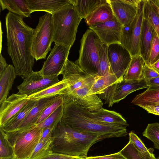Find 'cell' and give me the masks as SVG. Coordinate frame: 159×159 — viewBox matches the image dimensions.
Returning a JSON list of instances; mask_svg holds the SVG:
<instances>
[{
    "label": "cell",
    "instance_id": "1",
    "mask_svg": "<svg viewBox=\"0 0 159 159\" xmlns=\"http://www.w3.org/2000/svg\"><path fill=\"white\" fill-rule=\"evenodd\" d=\"M23 18L10 11L5 17L7 52L17 75L20 76L33 71L35 60L31 51L34 29Z\"/></svg>",
    "mask_w": 159,
    "mask_h": 159
},
{
    "label": "cell",
    "instance_id": "2",
    "mask_svg": "<svg viewBox=\"0 0 159 159\" xmlns=\"http://www.w3.org/2000/svg\"><path fill=\"white\" fill-rule=\"evenodd\" d=\"M64 102L61 121L70 128L80 132L96 134L103 139L127 135L126 128L98 121L90 117L86 110L75 103Z\"/></svg>",
    "mask_w": 159,
    "mask_h": 159
},
{
    "label": "cell",
    "instance_id": "3",
    "mask_svg": "<svg viewBox=\"0 0 159 159\" xmlns=\"http://www.w3.org/2000/svg\"><path fill=\"white\" fill-rule=\"evenodd\" d=\"M51 149L53 152L86 158L91 147L103 139L100 135L74 130L61 120L54 130Z\"/></svg>",
    "mask_w": 159,
    "mask_h": 159
},
{
    "label": "cell",
    "instance_id": "4",
    "mask_svg": "<svg viewBox=\"0 0 159 159\" xmlns=\"http://www.w3.org/2000/svg\"><path fill=\"white\" fill-rule=\"evenodd\" d=\"M53 42L71 47L82 19L74 6L68 4L52 14Z\"/></svg>",
    "mask_w": 159,
    "mask_h": 159
},
{
    "label": "cell",
    "instance_id": "5",
    "mask_svg": "<svg viewBox=\"0 0 159 159\" xmlns=\"http://www.w3.org/2000/svg\"><path fill=\"white\" fill-rule=\"evenodd\" d=\"M102 43L92 30L88 29L81 40L79 56L75 63L88 74L99 76V49Z\"/></svg>",
    "mask_w": 159,
    "mask_h": 159
},
{
    "label": "cell",
    "instance_id": "6",
    "mask_svg": "<svg viewBox=\"0 0 159 159\" xmlns=\"http://www.w3.org/2000/svg\"><path fill=\"white\" fill-rule=\"evenodd\" d=\"M43 130L35 125L25 129L5 132L13 147L14 158L29 159L40 140Z\"/></svg>",
    "mask_w": 159,
    "mask_h": 159
},
{
    "label": "cell",
    "instance_id": "7",
    "mask_svg": "<svg viewBox=\"0 0 159 159\" xmlns=\"http://www.w3.org/2000/svg\"><path fill=\"white\" fill-rule=\"evenodd\" d=\"M53 42V26L51 14L46 12L39 17L38 23L33 33L31 51L36 60L45 59L51 50Z\"/></svg>",
    "mask_w": 159,
    "mask_h": 159
},
{
    "label": "cell",
    "instance_id": "8",
    "mask_svg": "<svg viewBox=\"0 0 159 159\" xmlns=\"http://www.w3.org/2000/svg\"><path fill=\"white\" fill-rule=\"evenodd\" d=\"M148 87L146 80L144 79L126 80L123 78L109 86L98 95L101 99L104 100L105 103L111 107L132 92Z\"/></svg>",
    "mask_w": 159,
    "mask_h": 159
},
{
    "label": "cell",
    "instance_id": "9",
    "mask_svg": "<svg viewBox=\"0 0 159 159\" xmlns=\"http://www.w3.org/2000/svg\"><path fill=\"white\" fill-rule=\"evenodd\" d=\"M144 0H142L134 19L128 26L123 27L120 43L132 57L140 55V39L143 19Z\"/></svg>",
    "mask_w": 159,
    "mask_h": 159
},
{
    "label": "cell",
    "instance_id": "10",
    "mask_svg": "<svg viewBox=\"0 0 159 159\" xmlns=\"http://www.w3.org/2000/svg\"><path fill=\"white\" fill-rule=\"evenodd\" d=\"M23 82L17 87L19 94L29 96L58 82V76H44L40 72L34 71L21 76Z\"/></svg>",
    "mask_w": 159,
    "mask_h": 159
},
{
    "label": "cell",
    "instance_id": "11",
    "mask_svg": "<svg viewBox=\"0 0 159 159\" xmlns=\"http://www.w3.org/2000/svg\"><path fill=\"white\" fill-rule=\"evenodd\" d=\"M96 78L91 82L74 90L70 93L62 95L64 102H73L90 112L102 108L103 102L97 95L88 94Z\"/></svg>",
    "mask_w": 159,
    "mask_h": 159
},
{
    "label": "cell",
    "instance_id": "12",
    "mask_svg": "<svg viewBox=\"0 0 159 159\" xmlns=\"http://www.w3.org/2000/svg\"><path fill=\"white\" fill-rule=\"evenodd\" d=\"M60 75L63 76L69 86L64 91V94H68L95 80L97 77L91 76L83 71L75 63L67 60Z\"/></svg>",
    "mask_w": 159,
    "mask_h": 159
},
{
    "label": "cell",
    "instance_id": "13",
    "mask_svg": "<svg viewBox=\"0 0 159 159\" xmlns=\"http://www.w3.org/2000/svg\"><path fill=\"white\" fill-rule=\"evenodd\" d=\"M107 53L112 74L118 79L123 78L131 61L130 53L120 43L108 45Z\"/></svg>",
    "mask_w": 159,
    "mask_h": 159
},
{
    "label": "cell",
    "instance_id": "14",
    "mask_svg": "<svg viewBox=\"0 0 159 159\" xmlns=\"http://www.w3.org/2000/svg\"><path fill=\"white\" fill-rule=\"evenodd\" d=\"M71 47L55 44L39 71L44 76H58L68 59Z\"/></svg>",
    "mask_w": 159,
    "mask_h": 159
},
{
    "label": "cell",
    "instance_id": "15",
    "mask_svg": "<svg viewBox=\"0 0 159 159\" xmlns=\"http://www.w3.org/2000/svg\"><path fill=\"white\" fill-rule=\"evenodd\" d=\"M123 27L115 16L109 21L89 26L102 43L107 46L112 43H120Z\"/></svg>",
    "mask_w": 159,
    "mask_h": 159
},
{
    "label": "cell",
    "instance_id": "16",
    "mask_svg": "<svg viewBox=\"0 0 159 159\" xmlns=\"http://www.w3.org/2000/svg\"><path fill=\"white\" fill-rule=\"evenodd\" d=\"M30 99L27 95L13 93L0 105V127L20 111Z\"/></svg>",
    "mask_w": 159,
    "mask_h": 159
},
{
    "label": "cell",
    "instance_id": "17",
    "mask_svg": "<svg viewBox=\"0 0 159 159\" xmlns=\"http://www.w3.org/2000/svg\"><path fill=\"white\" fill-rule=\"evenodd\" d=\"M114 15L123 27L128 26L137 14L138 7L133 0H108Z\"/></svg>",
    "mask_w": 159,
    "mask_h": 159
},
{
    "label": "cell",
    "instance_id": "18",
    "mask_svg": "<svg viewBox=\"0 0 159 159\" xmlns=\"http://www.w3.org/2000/svg\"><path fill=\"white\" fill-rule=\"evenodd\" d=\"M60 95L43 98L38 100L37 104L31 110L18 130L28 129L35 126L37 120L45 109L56 100Z\"/></svg>",
    "mask_w": 159,
    "mask_h": 159
},
{
    "label": "cell",
    "instance_id": "19",
    "mask_svg": "<svg viewBox=\"0 0 159 159\" xmlns=\"http://www.w3.org/2000/svg\"><path fill=\"white\" fill-rule=\"evenodd\" d=\"M87 111L90 117L98 121L126 128L129 125L122 115L116 111H110L103 107L93 112Z\"/></svg>",
    "mask_w": 159,
    "mask_h": 159
},
{
    "label": "cell",
    "instance_id": "20",
    "mask_svg": "<svg viewBox=\"0 0 159 159\" xmlns=\"http://www.w3.org/2000/svg\"><path fill=\"white\" fill-rule=\"evenodd\" d=\"M31 13L44 11L51 14L64 6L70 3V0H27Z\"/></svg>",
    "mask_w": 159,
    "mask_h": 159
},
{
    "label": "cell",
    "instance_id": "21",
    "mask_svg": "<svg viewBox=\"0 0 159 159\" xmlns=\"http://www.w3.org/2000/svg\"><path fill=\"white\" fill-rule=\"evenodd\" d=\"M155 31L148 21L143 17L140 39V55L145 63L148 58Z\"/></svg>",
    "mask_w": 159,
    "mask_h": 159
},
{
    "label": "cell",
    "instance_id": "22",
    "mask_svg": "<svg viewBox=\"0 0 159 159\" xmlns=\"http://www.w3.org/2000/svg\"><path fill=\"white\" fill-rule=\"evenodd\" d=\"M37 102L38 100L30 99L20 111L3 126L0 128L6 133L11 132L17 130L31 110L36 105Z\"/></svg>",
    "mask_w": 159,
    "mask_h": 159
},
{
    "label": "cell",
    "instance_id": "23",
    "mask_svg": "<svg viewBox=\"0 0 159 159\" xmlns=\"http://www.w3.org/2000/svg\"><path fill=\"white\" fill-rule=\"evenodd\" d=\"M131 103L141 107L159 106V86H149L144 92L136 96Z\"/></svg>",
    "mask_w": 159,
    "mask_h": 159
},
{
    "label": "cell",
    "instance_id": "24",
    "mask_svg": "<svg viewBox=\"0 0 159 159\" xmlns=\"http://www.w3.org/2000/svg\"><path fill=\"white\" fill-rule=\"evenodd\" d=\"M114 16L111 7L107 2L97 8L85 19V22L89 26L103 23L112 19Z\"/></svg>",
    "mask_w": 159,
    "mask_h": 159
},
{
    "label": "cell",
    "instance_id": "25",
    "mask_svg": "<svg viewBox=\"0 0 159 159\" xmlns=\"http://www.w3.org/2000/svg\"><path fill=\"white\" fill-rule=\"evenodd\" d=\"M17 75L14 66L11 64L0 73V105L7 98Z\"/></svg>",
    "mask_w": 159,
    "mask_h": 159
},
{
    "label": "cell",
    "instance_id": "26",
    "mask_svg": "<svg viewBox=\"0 0 159 159\" xmlns=\"http://www.w3.org/2000/svg\"><path fill=\"white\" fill-rule=\"evenodd\" d=\"M2 10L7 9L10 12L22 17H28L31 13L27 0H0Z\"/></svg>",
    "mask_w": 159,
    "mask_h": 159
},
{
    "label": "cell",
    "instance_id": "27",
    "mask_svg": "<svg viewBox=\"0 0 159 159\" xmlns=\"http://www.w3.org/2000/svg\"><path fill=\"white\" fill-rule=\"evenodd\" d=\"M70 0L81 19H84L98 7L107 2V0Z\"/></svg>",
    "mask_w": 159,
    "mask_h": 159
},
{
    "label": "cell",
    "instance_id": "28",
    "mask_svg": "<svg viewBox=\"0 0 159 159\" xmlns=\"http://www.w3.org/2000/svg\"><path fill=\"white\" fill-rule=\"evenodd\" d=\"M69 86L68 83L62 80L58 82L39 92L28 96L31 99L38 100L40 99L59 95H63L64 90Z\"/></svg>",
    "mask_w": 159,
    "mask_h": 159
},
{
    "label": "cell",
    "instance_id": "29",
    "mask_svg": "<svg viewBox=\"0 0 159 159\" xmlns=\"http://www.w3.org/2000/svg\"><path fill=\"white\" fill-rule=\"evenodd\" d=\"M145 61L140 55L132 57L131 61L123 77L126 80L141 79L143 66Z\"/></svg>",
    "mask_w": 159,
    "mask_h": 159
},
{
    "label": "cell",
    "instance_id": "30",
    "mask_svg": "<svg viewBox=\"0 0 159 159\" xmlns=\"http://www.w3.org/2000/svg\"><path fill=\"white\" fill-rule=\"evenodd\" d=\"M123 78L118 79L113 74L106 76H98L88 94H100L108 86Z\"/></svg>",
    "mask_w": 159,
    "mask_h": 159
},
{
    "label": "cell",
    "instance_id": "31",
    "mask_svg": "<svg viewBox=\"0 0 159 159\" xmlns=\"http://www.w3.org/2000/svg\"><path fill=\"white\" fill-rule=\"evenodd\" d=\"M143 17L152 26L159 38V16L150 0H144Z\"/></svg>",
    "mask_w": 159,
    "mask_h": 159
},
{
    "label": "cell",
    "instance_id": "32",
    "mask_svg": "<svg viewBox=\"0 0 159 159\" xmlns=\"http://www.w3.org/2000/svg\"><path fill=\"white\" fill-rule=\"evenodd\" d=\"M107 50V45L102 43L99 52V76H106L113 74L108 58Z\"/></svg>",
    "mask_w": 159,
    "mask_h": 159
},
{
    "label": "cell",
    "instance_id": "33",
    "mask_svg": "<svg viewBox=\"0 0 159 159\" xmlns=\"http://www.w3.org/2000/svg\"><path fill=\"white\" fill-rule=\"evenodd\" d=\"M52 137L40 140L29 159H40L53 152L51 149Z\"/></svg>",
    "mask_w": 159,
    "mask_h": 159
},
{
    "label": "cell",
    "instance_id": "34",
    "mask_svg": "<svg viewBox=\"0 0 159 159\" xmlns=\"http://www.w3.org/2000/svg\"><path fill=\"white\" fill-rule=\"evenodd\" d=\"M14 158L13 147L8 141L6 133L0 128V159Z\"/></svg>",
    "mask_w": 159,
    "mask_h": 159
},
{
    "label": "cell",
    "instance_id": "35",
    "mask_svg": "<svg viewBox=\"0 0 159 159\" xmlns=\"http://www.w3.org/2000/svg\"><path fill=\"white\" fill-rule=\"evenodd\" d=\"M64 108V105L60 106L43 121L35 126L42 129L50 127L55 128L58 123L61 120Z\"/></svg>",
    "mask_w": 159,
    "mask_h": 159
},
{
    "label": "cell",
    "instance_id": "36",
    "mask_svg": "<svg viewBox=\"0 0 159 159\" xmlns=\"http://www.w3.org/2000/svg\"><path fill=\"white\" fill-rule=\"evenodd\" d=\"M142 134L152 142L155 148L159 150V123L148 124Z\"/></svg>",
    "mask_w": 159,
    "mask_h": 159
},
{
    "label": "cell",
    "instance_id": "37",
    "mask_svg": "<svg viewBox=\"0 0 159 159\" xmlns=\"http://www.w3.org/2000/svg\"><path fill=\"white\" fill-rule=\"evenodd\" d=\"M159 59V38L155 31L149 57L145 63L149 66Z\"/></svg>",
    "mask_w": 159,
    "mask_h": 159
},
{
    "label": "cell",
    "instance_id": "38",
    "mask_svg": "<svg viewBox=\"0 0 159 159\" xmlns=\"http://www.w3.org/2000/svg\"><path fill=\"white\" fill-rule=\"evenodd\" d=\"M64 104V99L62 96L61 95L56 100L45 109L37 120L35 125L43 121L54 112L59 107Z\"/></svg>",
    "mask_w": 159,
    "mask_h": 159
},
{
    "label": "cell",
    "instance_id": "39",
    "mask_svg": "<svg viewBox=\"0 0 159 159\" xmlns=\"http://www.w3.org/2000/svg\"><path fill=\"white\" fill-rule=\"evenodd\" d=\"M120 152L127 159H141L143 152H141L129 141Z\"/></svg>",
    "mask_w": 159,
    "mask_h": 159
},
{
    "label": "cell",
    "instance_id": "40",
    "mask_svg": "<svg viewBox=\"0 0 159 159\" xmlns=\"http://www.w3.org/2000/svg\"><path fill=\"white\" fill-rule=\"evenodd\" d=\"M129 141L131 142L137 149L141 152L147 151L148 148L142 141L134 132H131L129 134Z\"/></svg>",
    "mask_w": 159,
    "mask_h": 159
},
{
    "label": "cell",
    "instance_id": "41",
    "mask_svg": "<svg viewBox=\"0 0 159 159\" xmlns=\"http://www.w3.org/2000/svg\"><path fill=\"white\" fill-rule=\"evenodd\" d=\"M159 77V74L151 67L144 64L141 79L145 80Z\"/></svg>",
    "mask_w": 159,
    "mask_h": 159
},
{
    "label": "cell",
    "instance_id": "42",
    "mask_svg": "<svg viewBox=\"0 0 159 159\" xmlns=\"http://www.w3.org/2000/svg\"><path fill=\"white\" fill-rule=\"evenodd\" d=\"M86 159H127L120 152L108 155L87 157Z\"/></svg>",
    "mask_w": 159,
    "mask_h": 159
},
{
    "label": "cell",
    "instance_id": "43",
    "mask_svg": "<svg viewBox=\"0 0 159 159\" xmlns=\"http://www.w3.org/2000/svg\"><path fill=\"white\" fill-rule=\"evenodd\" d=\"M80 157L52 152L40 159H78Z\"/></svg>",
    "mask_w": 159,
    "mask_h": 159
},
{
    "label": "cell",
    "instance_id": "44",
    "mask_svg": "<svg viewBox=\"0 0 159 159\" xmlns=\"http://www.w3.org/2000/svg\"><path fill=\"white\" fill-rule=\"evenodd\" d=\"M55 128H46L43 129L40 140H46L51 138Z\"/></svg>",
    "mask_w": 159,
    "mask_h": 159
},
{
    "label": "cell",
    "instance_id": "45",
    "mask_svg": "<svg viewBox=\"0 0 159 159\" xmlns=\"http://www.w3.org/2000/svg\"><path fill=\"white\" fill-rule=\"evenodd\" d=\"M141 107L149 113L159 116V106H148Z\"/></svg>",
    "mask_w": 159,
    "mask_h": 159
},
{
    "label": "cell",
    "instance_id": "46",
    "mask_svg": "<svg viewBox=\"0 0 159 159\" xmlns=\"http://www.w3.org/2000/svg\"><path fill=\"white\" fill-rule=\"evenodd\" d=\"M153 148H148L147 151L144 152L141 159H156L153 153Z\"/></svg>",
    "mask_w": 159,
    "mask_h": 159
},
{
    "label": "cell",
    "instance_id": "47",
    "mask_svg": "<svg viewBox=\"0 0 159 159\" xmlns=\"http://www.w3.org/2000/svg\"><path fill=\"white\" fill-rule=\"evenodd\" d=\"M146 83L149 86H159V77L146 80Z\"/></svg>",
    "mask_w": 159,
    "mask_h": 159
},
{
    "label": "cell",
    "instance_id": "48",
    "mask_svg": "<svg viewBox=\"0 0 159 159\" xmlns=\"http://www.w3.org/2000/svg\"><path fill=\"white\" fill-rule=\"evenodd\" d=\"M8 65V64L7 63L5 59L1 53L0 56V73L3 72Z\"/></svg>",
    "mask_w": 159,
    "mask_h": 159
},
{
    "label": "cell",
    "instance_id": "49",
    "mask_svg": "<svg viewBox=\"0 0 159 159\" xmlns=\"http://www.w3.org/2000/svg\"><path fill=\"white\" fill-rule=\"evenodd\" d=\"M150 1L159 16V0H150Z\"/></svg>",
    "mask_w": 159,
    "mask_h": 159
},
{
    "label": "cell",
    "instance_id": "50",
    "mask_svg": "<svg viewBox=\"0 0 159 159\" xmlns=\"http://www.w3.org/2000/svg\"><path fill=\"white\" fill-rule=\"evenodd\" d=\"M150 67L152 68L159 74V59Z\"/></svg>",
    "mask_w": 159,
    "mask_h": 159
},
{
    "label": "cell",
    "instance_id": "51",
    "mask_svg": "<svg viewBox=\"0 0 159 159\" xmlns=\"http://www.w3.org/2000/svg\"><path fill=\"white\" fill-rule=\"evenodd\" d=\"M78 159H86V158H79Z\"/></svg>",
    "mask_w": 159,
    "mask_h": 159
},
{
    "label": "cell",
    "instance_id": "52",
    "mask_svg": "<svg viewBox=\"0 0 159 159\" xmlns=\"http://www.w3.org/2000/svg\"><path fill=\"white\" fill-rule=\"evenodd\" d=\"M156 159H159V156L156 158Z\"/></svg>",
    "mask_w": 159,
    "mask_h": 159
},
{
    "label": "cell",
    "instance_id": "53",
    "mask_svg": "<svg viewBox=\"0 0 159 159\" xmlns=\"http://www.w3.org/2000/svg\"><path fill=\"white\" fill-rule=\"evenodd\" d=\"M16 159V158H13V159Z\"/></svg>",
    "mask_w": 159,
    "mask_h": 159
}]
</instances>
